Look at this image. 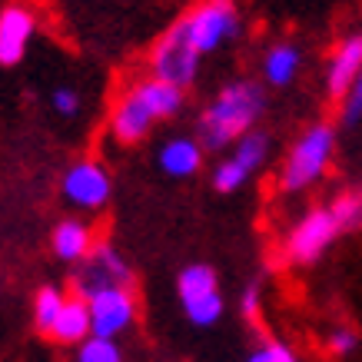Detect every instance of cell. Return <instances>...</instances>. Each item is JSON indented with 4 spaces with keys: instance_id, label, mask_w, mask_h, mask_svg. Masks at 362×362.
Returning <instances> with one entry per match:
<instances>
[{
    "instance_id": "1",
    "label": "cell",
    "mask_w": 362,
    "mask_h": 362,
    "mask_svg": "<svg viewBox=\"0 0 362 362\" xmlns=\"http://www.w3.org/2000/svg\"><path fill=\"white\" fill-rule=\"evenodd\" d=\"M266 113V90L256 80H230L199 113L197 140L209 153H223L233 143L256 130Z\"/></svg>"
},
{
    "instance_id": "2",
    "label": "cell",
    "mask_w": 362,
    "mask_h": 362,
    "mask_svg": "<svg viewBox=\"0 0 362 362\" xmlns=\"http://www.w3.org/2000/svg\"><path fill=\"white\" fill-rule=\"evenodd\" d=\"M336 127L329 120L309 123L306 130L299 133V140L293 143V150L286 153L283 173H279V187L286 193H303L316 183L319 176L326 173V166L332 163L336 153Z\"/></svg>"
},
{
    "instance_id": "3",
    "label": "cell",
    "mask_w": 362,
    "mask_h": 362,
    "mask_svg": "<svg viewBox=\"0 0 362 362\" xmlns=\"http://www.w3.org/2000/svg\"><path fill=\"white\" fill-rule=\"evenodd\" d=\"M180 23L187 30L189 44L199 50V57H206L240 37L243 13L236 0H199L187 17H180Z\"/></svg>"
},
{
    "instance_id": "4",
    "label": "cell",
    "mask_w": 362,
    "mask_h": 362,
    "mask_svg": "<svg viewBox=\"0 0 362 362\" xmlns=\"http://www.w3.org/2000/svg\"><path fill=\"white\" fill-rule=\"evenodd\" d=\"M176 299H180L183 316L197 329L216 326L223 313H226V303H223L220 293V276L206 263H189L180 269V276H176Z\"/></svg>"
},
{
    "instance_id": "5",
    "label": "cell",
    "mask_w": 362,
    "mask_h": 362,
    "mask_svg": "<svg viewBox=\"0 0 362 362\" xmlns=\"http://www.w3.org/2000/svg\"><path fill=\"white\" fill-rule=\"evenodd\" d=\"M199 64L203 57L193 44H189L183 23L176 21L170 30L153 44V54H150V77L163 80V83H173V87L187 90L197 83L199 77Z\"/></svg>"
},
{
    "instance_id": "6",
    "label": "cell",
    "mask_w": 362,
    "mask_h": 362,
    "mask_svg": "<svg viewBox=\"0 0 362 362\" xmlns=\"http://www.w3.org/2000/svg\"><path fill=\"white\" fill-rule=\"evenodd\" d=\"M269 150H273V140H269L266 130H250L246 136H240L230 146V153L213 166V189L216 193L243 189L252 176L263 170V163L269 160Z\"/></svg>"
},
{
    "instance_id": "7",
    "label": "cell",
    "mask_w": 362,
    "mask_h": 362,
    "mask_svg": "<svg viewBox=\"0 0 362 362\" xmlns=\"http://www.w3.org/2000/svg\"><path fill=\"white\" fill-rule=\"evenodd\" d=\"M336 236H339V223L332 216V209L316 206V209H309V213H303L296 220V226L289 230V236H286V256H289V263L309 266L329 250Z\"/></svg>"
},
{
    "instance_id": "8",
    "label": "cell",
    "mask_w": 362,
    "mask_h": 362,
    "mask_svg": "<svg viewBox=\"0 0 362 362\" xmlns=\"http://www.w3.org/2000/svg\"><path fill=\"white\" fill-rule=\"evenodd\" d=\"M60 193L80 213H97L113 197V176L97 160H77L74 166H66L64 180H60Z\"/></svg>"
},
{
    "instance_id": "9",
    "label": "cell",
    "mask_w": 362,
    "mask_h": 362,
    "mask_svg": "<svg viewBox=\"0 0 362 362\" xmlns=\"http://www.w3.org/2000/svg\"><path fill=\"white\" fill-rule=\"evenodd\" d=\"M90 306V329L100 339H117L136 322V299L130 286H107L93 296H87Z\"/></svg>"
},
{
    "instance_id": "10",
    "label": "cell",
    "mask_w": 362,
    "mask_h": 362,
    "mask_svg": "<svg viewBox=\"0 0 362 362\" xmlns=\"http://www.w3.org/2000/svg\"><path fill=\"white\" fill-rule=\"evenodd\" d=\"M156 123H160L156 113L150 110V103L143 100V93L136 90V83H133V87L117 100V107H113V113H110V136L117 143H127V146H130V143L146 140Z\"/></svg>"
},
{
    "instance_id": "11",
    "label": "cell",
    "mask_w": 362,
    "mask_h": 362,
    "mask_svg": "<svg viewBox=\"0 0 362 362\" xmlns=\"http://www.w3.org/2000/svg\"><path fill=\"white\" fill-rule=\"evenodd\" d=\"M37 33V13L23 4L0 11V66H17Z\"/></svg>"
},
{
    "instance_id": "12",
    "label": "cell",
    "mask_w": 362,
    "mask_h": 362,
    "mask_svg": "<svg viewBox=\"0 0 362 362\" xmlns=\"http://www.w3.org/2000/svg\"><path fill=\"white\" fill-rule=\"evenodd\" d=\"M362 74V33L346 37L336 50H332L329 64H326V93L332 100H342L349 87Z\"/></svg>"
},
{
    "instance_id": "13",
    "label": "cell",
    "mask_w": 362,
    "mask_h": 362,
    "mask_svg": "<svg viewBox=\"0 0 362 362\" xmlns=\"http://www.w3.org/2000/svg\"><path fill=\"white\" fill-rule=\"evenodd\" d=\"M50 250L60 263L80 266L83 259H90V252L97 250V236H93V226L80 216H70V220H60L57 230L50 233Z\"/></svg>"
},
{
    "instance_id": "14",
    "label": "cell",
    "mask_w": 362,
    "mask_h": 362,
    "mask_svg": "<svg viewBox=\"0 0 362 362\" xmlns=\"http://www.w3.org/2000/svg\"><path fill=\"white\" fill-rule=\"evenodd\" d=\"M203 153H206V150L199 146L197 136H173V140H166L163 146H160L156 166H160L166 176H173V180H189V176L199 173Z\"/></svg>"
},
{
    "instance_id": "15",
    "label": "cell",
    "mask_w": 362,
    "mask_h": 362,
    "mask_svg": "<svg viewBox=\"0 0 362 362\" xmlns=\"http://www.w3.org/2000/svg\"><path fill=\"white\" fill-rule=\"evenodd\" d=\"M87 336H93V329H90V306H87V299L74 293V296H66L64 309H60V316H57V322H54V329H50V339L77 349Z\"/></svg>"
},
{
    "instance_id": "16",
    "label": "cell",
    "mask_w": 362,
    "mask_h": 362,
    "mask_svg": "<svg viewBox=\"0 0 362 362\" xmlns=\"http://www.w3.org/2000/svg\"><path fill=\"white\" fill-rule=\"evenodd\" d=\"M299 66H303V50L296 44H273L263 57V80L269 87L283 90L299 77Z\"/></svg>"
},
{
    "instance_id": "17",
    "label": "cell",
    "mask_w": 362,
    "mask_h": 362,
    "mask_svg": "<svg viewBox=\"0 0 362 362\" xmlns=\"http://www.w3.org/2000/svg\"><path fill=\"white\" fill-rule=\"evenodd\" d=\"M136 90H140L143 100L150 103V110L156 113V120H173L176 113L183 110V100H187V90L173 87V83H163V80H156V77L136 80Z\"/></svg>"
},
{
    "instance_id": "18",
    "label": "cell",
    "mask_w": 362,
    "mask_h": 362,
    "mask_svg": "<svg viewBox=\"0 0 362 362\" xmlns=\"http://www.w3.org/2000/svg\"><path fill=\"white\" fill-rule=\"evenodd\" d=\"M64 303H66V293L57 289V286H40V289L33 293V326H37V332L50 336Z\"/></svg>"
},
{
    "instance_id": "19",
    "label": "cell",
    "mask_w": 362,
    "mask_h": 362,
    "mask_svg": "<svg viewBox=\"0 0 362 362\" xmlns=\"http://www.w3.org/2000/svg\"><path fill=\"white\" fill-rule=\"evenodd\" d=\"M100 266H103V273L110 276L117 286H130L133 283V266L127 263V256H123L113 243H97V250L90 252Z\"/></svg>"
},
{
    "instance_id": "20",
    "label": "cell",
    "mask_w": 362,
    "mask_h": 362,
    "mask_svg": "<svg viewBox=\"0 0 362 362\" xmlns=\"http://www.w3.org/2000/svg\"><path fill=\"white\" fill-rule=\"evenodd\" d=\"M74 362H123V349L117 339H100V336H87L77 346Z\"/></svg>"
},
{
    "instance_id": "21",
    "label": "cell",
    "mask_w": 362,
    "mask_h": 362,
    "mask_svg": "<svg viewBox=\"0 0 362 362\" xmlns=\"http://www.w3.org/2000/svg\"><path fill=\"white\" fill-rule=\"evenodd\" d=\"M329 209H332V216H336V223H339V233L359 230L362 226V197L359 193H346V197H339Z\"/></svg>"
},
{
    "instance_id": "22",
    "label": "cell",
    "mask_w": 362,
    "mask_h": 362,
    "mask_svg": "<svg viewBox=\"0 0 362 362\" xmlns=\"http://www.w3.org/2000/svg\"><path fill=\"white\" fill-rule=\"evenodd\" d=\"M243 362H299V356H296V349L286 346V342L266 339V342H259Z\"/></svg>"
},
{
    "instance_id": "23",
    "label": "cell",
    "mask_w": 362,
    "mask_h": 362,
    "mask_svg": "<svg viewBox=\"0 0 362 362\" xmlns=\"http://www.w3.org/2000/svg\"><path fill=\"white\" fill-rule=\"evenodd\" d=\"M50 107H54L57 117L74 120L80 113V107H83V97H80V90H74V87H57L54 93H50Z\"/></svg>"
},
{
    "instance_id": "24",
    "label": "cell",
    "mask_w": 362,
    "mask_h": 362,
    "mask_svg": "<svg viewBox=\"0 0 362 362\" xmlns=\"http://www.w3.org/2000/svg\"><path fill=\"white\" fill-rule=\"evenodd\" d=\"M339 120H342V127H356V123H362V74H359V80L349 87V93L342 97Z\"/></svg>"
},
{
    "instance_id": "25",
    "label": "cell",
    "mask_w": 362,
    "mask_h": 362,
    "mask_svg": "<svg viewBox=\"0 0 362 362\" xmlns=\"http://www.w3.org/2000/svg\"><path fill=\"white\" fill-rule=\"evenodd\" d=\"M259 306H263V289H259V283H250L240 293V313L246 319H256L259 316Z\"/></svg>"
},
{
    "instance_id": "26",
    "label": "cell",
    "mask_w": 362,
    "mask_h": 362,
    "mask_svg": "<svg viewBox=\"0 0 362 362\" xmlns=\"http://www.w3.org/2000/svg\"><path fill=\"white\" fill-rule=\"evenodd\" d=\"M356 346H359V332H356V329H332L329 349L336 352V356H349Z\"/></svg>"
}]
</instances>
